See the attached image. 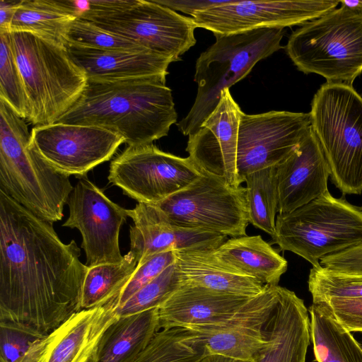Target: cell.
<instances>
[{
	"label": "cell",
	"instance_id": "obj_45",
	"mask_svg": "<svg viewBox=\"0 0 362 362\" xmlns=\"http://www.w3.org/2000/svg\"><path fill=\"white\" fill-rule=\"evenodd\" d=\"M361 209H362V206L361 207Z\"/></svg>",
	"mask_w": 362,
	"mask_h": 362
},
{
	"label": "cell",
	"instance_id": "obj_42",
	"mask_svg": "<svg viewBox=\"0 0 362 362\" xmlns=\"http://www.w3.org/2000/svg\"><path fill=\"white\" fill-rule=\"evenodd\" d=\"M199 362H250L221 354L206 355Z\"/></svg>",
	"mask_w": 362,
	"mask_h": 362
},
{
	"label": "cell",
	"instance_id": "obj_3",
	"mask_svg": "<svg viewBox=\"0 0 362 362\" xmlns=\"http://www.w3.org/2000/svg\"><path fill=\"white\" fill-rule=\"evenodd\" d=\"M69 175L49 165L30 145L22 118L0 99V189L51 223L64 216L74 187Z\"/></svg>",
	"mask_w": 362,
	"mask_h": 362
},
{
	"label": "cell",
	"instance_id": "obj_44",
	"mask_svg": "<svg viewBox=\"0 0 362 362\" xmlns=\"http://www.w3.org/2000/svg\"><path fill=\"white\" fill-rule=\"evenodd\" d=\"M361 346H362V343H361Z\"/></svg>",
	"mask_w": 362,
	"mask_h": 362
},
{
	"label": "cell",
	"instance_id": "obj_28",
	"mask_svg": "<svg viewBox=\"0 0 362 362\" xmlns=\"http://www.w3.org/2000/svg\"><path fill=\"white\" fill-rule=\"evenodd\" d=\"M310 336L317 362H362V346L323 308H308Z\"/></svg>",
	"mask_w": 362,
	"mask_h": 362
},
{
	"label": "cell",
	"instance_id": "obj_13",
	"mask_svg": "<svg viewBox=\"0 0 362 362\" xmlns=\"http://www.w3.org/2000/svg\"><path fill=\"white\" fill-rule=\"evenodd\" d=\"M123 143L121 135L93 125L53 123L30 132V145L49 165L69 176L84 177Z\"/></svg>",
	"mask_w": 362,
	"mask_h": 362
},
{
	"label": "cell",
	"instance_id": "obj_9",
	"mask_svg": "<svg viewBox=\"0 0 362 362\" xmlns=\"http://www.w3.org/2000/svg\"><path fill=\"white\" fill-rule=\"evenodd\" d=\"M272 240L281 250L317 267L325 256L362 245V209L327 192L291 212L279 214Z\"/></svg>",
	"mask_w": 362,
	"mask_h": 362
},
{
	"label": "cell",
	"instance_id": "obj_1",
	"mask_svg": "<svg viewBox=\"0 0 362 362\" xmlns=\"http://www.w3.org/2000/svg\"><path fill=\"white\" fill-rule=\"evenodd\" d=\"M52 223L0 189V322L42 336L80 311L88 270Z\"/></svg>",
	"mask_w": 362,
	"mask_h": 362
},
{
	"label": "cell",
	"instance_id": "obj_32",
	"mask_svg": "<svg viewBox=\"0 0 362 362\" xmlns=\"http://www.w3.org/2000/svg\"><path fill=\"white\" fill-rule=\"evenodd\" d=\"M308 284L313 303L362 298V274L360 273L332 270L320 264L310 269Z\"/></svg>",
	"mask_w": 362,
	"mask_h": 362
},
{
	"label": "cell",
	"instance_id": "obj_19",
	"mask_svg": "<svg viewBox=\"0 0 362 362\" xmlns=\"http://www.w3.org/2000/svg\"><path fill=\"white\" fill-rule=\"evenodd\" d=\"M279 214L325 194L330 169L311 127L291 154L276 166Z\"/></svg>",
	"mask_w": 362,
	"mask_h": 362
},
{
	"label": "cell",
	"instance_id": "obj_10",
	"mask_svg": "<svg viewBox=\"0 0 362 362\" xmlns=\"http://www.w3.org/2000/svg\"><path fill=\"white\" fill-rule=\"evenodd\" d=\"M186 187L154 204L177 226L246 235L249 204L246 187H234L223 178L203 170Z\"/></svg>",
	"mask_w": 362,
	"mask_h": 362
},
{
	"label": "cell",
	"instance_id": "obj_25",
	"mask_svg": "<svg viewBox=\"0 0 362 362\" xmlns=\"http://www.w3.org/2000/svg\"><path fill=\"white\" fill-rule=\"evenodd\" d=\"M159 329L158 308L119 316L103 333L90 362H132Z\"/></svg>",
	"mask_w": 362,
	"mask_h": 362
},
{
	"label": "cell",
	"instance_id": "obj_24",
	"mask_svg": "<svg viewBox=\"0 0 362 362\" xmlns=\"http://www.w3.org/2000/svg\"><path fill=\"white\" fill-rule=\"evenodd\" d=\"M175 264L182 281L216 291L252 298L266 285L226 264L209 250L175 251Z\"/></svg>",
	"mask_w": 362,
	"mask_h": 362
},
{
	"label": "cell",
	"instance_id": "obj_17",
	"mask_svg": "<svg viewBox=\"0 0 362 362\" xmlns=\"http://www.w3.org/2000/svg\"><path fill=\"white\" fill-rule=\"evenodd\" d=\"M243 111L228 88L199 129L189 136L186 151L200 170L239 187L237 172L238 128Z\"/></svg>",
	"mask_w": 362,
	"mask_h": 362
},
{
	"label": "cell",
	"instance_id": "obj_4",
	"mask_svg": "<svg viewBox=\"0 0 362 362\" xmlns=\"http://www.w3.org/2000/svg\"><path fill=\"white\" fill-rule=\"evenodd\" d=\"M10 33L28 100L26 120L35 126L55 123L79 98L87 76L65 46L28 32Z\"/></svg>",
	"mask_w": 362,
	"mask_h": 362
},
{
	"label": "cell",
	"instance_id": "obj_7",
	"mask_svg": "<svg viewBox=\"0 0 362 362\" xmlns=\"http://www.w3.org/2000/svg\"><path fill=\"white\" fill-rule=\"evenodd\" d=\"M286 52L299 71L352 85L362 73V8L341 4L307 22L290 35Z\"/></svg>",
	"mask_w": 362,
	"mask_h": 362
},
{
	"label": "cell",
	"instance_id": "obj_21",
	"mask_svg": "<svg viewBox=\"0 0 362 362\" xmlns=\"http://www.w3.org/2000/svg\"><path fill=\"white\" fill-rule=\"evenodd\" d=\"M267 344L253 362H306L310 320L303 299L279 286L278 301L266 325Z\"/></svg>",
	"mask_w": 362,
	"mask_h": 362
},
{
	"label": "cell",
	"instance_id": "obj_14",
	"mask_svg": "<svg viewBox=\"0 0 362 362\" xmlns=\"http://www.w3.org/2000/svg\"><path fill=\"white\" fill-rule=\"evenodd\" d=\"M335 0H230L192 16L197 28L226 35L264 28L303 25L335 9Z\"/></svg>",
	"mask_w": 362,
	"mask_h": 362
},
{
	"label": "cell",
	"instance_id": "obj_8",
	"mask_svg": "<svg viewBox=\"0 0 362 362\" xmlns=\"http://www.w3.org/2000/svg\"><path fill=\"white\" fill-rule=\"evenodd\" d=\"M78 16L101 28L126 37L170 59L180 56L196 44L197 28L186 17L154 0H90L75 1Z\"/></svg>",
	"mask_w": 362,
	"mask_h": 362
},
{
	"label": "cell",
	"instance_id": "obj_31",
	"mask_svg": "<svg viewBox=\"0 0 362 362\" xmlns=\"http://www.w3.org/2000/svg\"><path fill=\"white\" fill-rule=\"evenodd\" d=\"M276 167L262 169L244 177L247 190L249 221L272 236L276 231L278 212Z\"/></svg>",
	"mask_w": 362,
	"mask_h": 362
},
{
	"label": "cell",
	"instance_id": "obj_20",
	"mask_svg": "<svg viewBox=\"0 0 362 362\" xmlns=\"http://www.w3.org/2000/svg\"><path fill=\"white\" fill-rule=\"evenodd\" d=\"M119 317L111 301L74 313L43 339L36 362H90L103 333Z\"/></svg>",
	"mask_w": 362,
	"mask_h": 362
},
{
	"label": "cell",
	"instance_id": "obj_37",
	"mask_svg": "<svg viewBox=\"0 0 362 362\" xmlns=\"http://www.w3.org/2000/svg\"><path fill=\"white\" fill-rule=\"evenodd\" d=\"M175 262V251L160 252L152 256L146 262L137 265L136 270L117 297L110 301L116 309L135 293Z\"/></svg>",
	"mask_w": 362,
	"mask_h": 362
},
{
	"label": "cell",
	"instance_id": "obj_29",
	"mask_svg": "<svg viewBox=\"0 0 362 362\" xmlns=\"http://www.w3.org/2000/svg\"><path fill=\"white\" fill-rule=\"evenodd\" d=\"M138 261L130 250L122 262L88 267L80 310L104 305L115 298L136 269Z\"/></svg>",
	"mask_w": 362,
	"mask_h": 362
},
{
	"label": "cell",
	"instance_id": "obj_12",
	"mask_svg": "<svg viewBox=\"0 0 362 362\" xmlns=\"http://www.w3.org/2000/svg\"><path fill=\"white\" fill-rule=\"evenodd\" d=\"M311 127L310 113L243 112L238 128L237 172L241 184L254 172L276 167L286 159Z\"/></svg>",
	"mask_w": 362,
	"mask_h": 362
},
{
	"label": "cell",
	"instance_id": "obj_40",
	"mask_svg": "<svg viewBox=\"0 0 362 362\" xmlns=\"http://www.w3.org/2000/svg\"><path fill=\"white\" fill-rule=\"evenodd\" d=\"M174 11H181L194 16L211 8L228 3L230 0H154Z\"/></svg>",
	"mask_w": 362,
	"mask_h": 362
},
{
	"label": "cell",
	"instance_id": "obj_2",
	"mask_svg": "<svg viewBox=\"0 0 362 362\" xmlns=\"http://www.w3.org/2000/svg\"><path fill=\"white\" fill-rule=\"evenodd\" d=\"M177 119L172 90L165 81L88 79L79 98L55 123L105 128L134 146L167 136Z\"/></svg>",
	"mask_w": 362,
	"mask_h": 362
},
{
	"label": "cell",
	"instance_id": "obj_30",
	"mask_svg": "<svg viewBox=\"0 0 362 362\" xmlns=\"http://www.w3.org/2000/svg\"><path fill=\"white\" fill-rule=\"evenodd\" d=\"M205 356L196 334L186 327L162 329L132 362H199Z\"/></svg>",
	"mask_w": 362,
	"mask_h": 362
},
{
	"label": "cell",
	"instance_id": "obj_5",
	"mask_svg": "<svg viewBox=\"0 0 362 362\" xmlns=\"http://www.w3.org/2000/svg\"><path fill=\"white\" fill-rule=\"evenodd\" d=\"M284 28H264L216 37L196 62L197 93L177 124L185 136L195 133L218 104L221 92L242 80L260 60L281 48Z\"/></svg>",
	"mask_w": 362,
	"mask_h": 362
},
{
	"label": "cell",
	"instance_id": "obj_26",
	"mask_svg": "<svg viewBox=\"0 0 362 362\" xmlns=\"http://www.w3.org/2000/svg\"><path fill=\"white\" fill-rule=\"evenodd\" d=\"M213 253L226 264L265 285L278 286L287 270V261L261 235L231 238Z\"/></svg>",
	"mask_w": 362,
	"mask_h": 362
},
{
	"label": "cell",
	"instance_id": "obj_33",
	"mask_svg": "<svg viewBox=\"0 0 362 362\" xmlns=\"http://www.w3.org/2000/svg\"><path fill=\"white\" fill-rule=\"evenodd\" d=\"M0 99L26 119L28 100L8 31H0Z\"/></svg>",
	"mask_w": 362,
	"mask_h": 362
},
{
	"label": "cell",
	"instance_id": "obj_34",
	"mask_svg": "<svg viewBox=\"0 0 362 362\" xmlns=\"http://www.w3.org/2000/svg\"><path fill=\"white\" fill-rule=\"evenodd\" d=\"M182 282L175 262L135 293L116 311L119 316H124L158 308Z\"/></svg>",
	"mask_w": 362,
	"mask_h": 362
},
{
	"label": "cell",
	"instance_id": "obj_16",
	"mask_svg": "<svg viewBox=\"0 0 362 362\" xmlns=\"http://www.w3.org/2000/svg\"><path fill=\"white\" fill-rule=\"evenodd\" d=\"M279 286L266 285L224 321L186 328L196 334L205 356L216 354L253 362L267 343L266 325L278 301Z\"/></svg>",
	"mask_w": 362,
	"mask_h": 362
},
{
	"label": "cell",
	"instance_id": "obj_23",
	"mask_svg": "<svg viewBox=\"0 0 362 362\" xmlns=\"http://www.w3.org/2000/svg\"><path fill=\"white\" fill-rule=\"evenodd\" d=\"M71 59L88 79L126 80L155 78L166 82L172 62L148 49L100 50L65 45Z\"/></svg>",
	"mask_w": 362,
	"mask_h": 362
},
{
	"label": "cell",
	"instance_id": "obj_11",
	"mask_svg": "<svg viewBox=\"0 0 362 362\" xmlns=\"http://www.w3.org/2000/svg\"><path fill=\"white\" fill-rule=\"evenodd\" d=\"M201 175L189 157L164 152L151 144L128 146L111 162L108 180L138 203L156 204Z\"/></svg>",
	"mask_w": 362,
	"mask_h": 362
},
{
	"label": "cell",
	"instance_id": "obj_43",
	"mask_svg": "<svg viewBox=\"0 0 362 362\" xmlns=\"http://www.w3.org/2000/svg\"><path fill=\"white\" fill-rule=\"evenodd\" d=\"M340 4L350 8H362V1H340Z\"/></svg>",
	"mask_w": 362,
	"mask_h": 362
},
{
	"label": "cell",
	"instance_id": "obj_35",
	"mask_svg": "<svg viewBox=\"0 0 362 362\" xmlns=\"http://www.w3.org/2000/svg\"><path fill=\"white\" fill-rule=\"evenodd\" d=\"M45 337L13 323L0 322V362H36Z\"/></svg>",
	"mask_w": 362,
	"mask_h": 362
},
{
	"label": "cell",
	"instance_id": "obj_15",
	"mask_svg": "<svg viewBox=\"0 0 362 362\" xmlns=\"http://www.w3.org/2000/svg\"><path fill=\"white\" fill-rule=\"evenodd\" d=\"M66 204L69 216L62 226L80 231L86 265L93 267L122 262L124 256L120 252L119 235L128 217L127 209L111 201L86 177L78 180Z\"/></svg>",
	"mask_w": 362,
	"mask_h": 362
},
{
	"label": "cell",
	"instance_id": "obj_18",
	"mask_svg": "<svg viewBox=\"0 0 362 362\" xmlns=\"http://www.w3.org/2000/svg\"><path fill=\"white\" fill-rule=\"evenodd\" d=\"M127 214L134 222L129 230L130 251L138 265L160 252L214 250L227 240L226 235L217 233L177 226L154 205L138 203L133 209H127Z\"/></svg>",
	"mask_w": 362,
	"mask_h": 362
},
{
	"label": "cell",
	"instance_id": "obj_38",
	"mask_svg": "<svg viewBox=\"0 0 362 362\" xmlns=\"http://www.w3.org/2000/svg\"><path fill=\"white\" fill-rule=\"evenodd\" d=\"M347 331L362 332V298L330 299L317 303Z\"/></svg>",
	"mask_w": 362,
	"mask_h": 362
},
{
	"label": "cell",
	"instance_id": "obj_22",
	"mask_svg": "<svg viewBox=\"0 0 362 362\" xmlns=\"http://www.w3.org/2000/svg\"><path fill=\"white\" fill-rule=\"evenodd\" d=\"M250 298L182 281L158 308L159 329L219 323L231 317Z\"/></svg>",
	"mask_w": 362,
	"mask_h": 362
},
{
	"label": "cell",
	"instance_id": "obj_41",
	"mask_svg": "<svg viewBox=\"0 0 362 362\" xmlns=\"http://www.w3.org/2000/svg\"><path fill=\"white\" fill-rule=\"evenodd\" d=\"M20 1H0V31L10 32V25Z\"/></svg>",
	"mask_w": 362,
	"mask_h": 362
},
{
	"label": "cell",
	"instance_id": "obj_39",
	"mask_svg": "<svg viewBox=\"0 0 362 362\" xmlns=\"http://www.w3.org/2000/svg\"><path fill=\"white\" fill-rule=\"evenodd\" d=\"M320 263L329 269L362 274V245L325 256Z\"/></svg>",
	"mask_w": 362,
	"mask_h": 362
},
{
	"label": "cell",
	"instance_id": "obj_27",
	"mask_svg": "<svg viewBox=\"0 0 362 362\" xmlns=\"http://www.w3.org/2000/svg\"><path fill=\"white\" fill-rule=\"evenodd\" d=\"M78 16L73 1L21 0L10 32H28L58 45H65L71 23Z\"/></svg>",
	"mask_w": 362,
	"mask_h": 362
},
{
	"label": "cell",
	"instance_id": "obj_6",
	"mask_svg": "<svg viewBox=\"0 0 362 362\" xmlns=\"http://www.w3.org/2000/svg\"><path fill=\"white\" fill-rule=\"evenodd\" d=\"M311 128L330 177L344 194L362 192V97L352 85L326 82L314 95Z\"/></svg>",
	"mask_w": 362,
	"mask_h": 362
},
{
	"label": "cell",
	"instance_id": "obj_36",
	"mask_svg": "<svg viewBox=\"0 0 362 362\" xmlns=\"http://www.w3.org/2000/svg\"><path fill=\"white\" fill-rule=\"evenodd\" d=\"M100 50H134L146 49L136 42L77 17L70 25L65 45Z\"/></svg>",
	"mask_w": 362,
	"mask_h": 362
}]
</instances>
